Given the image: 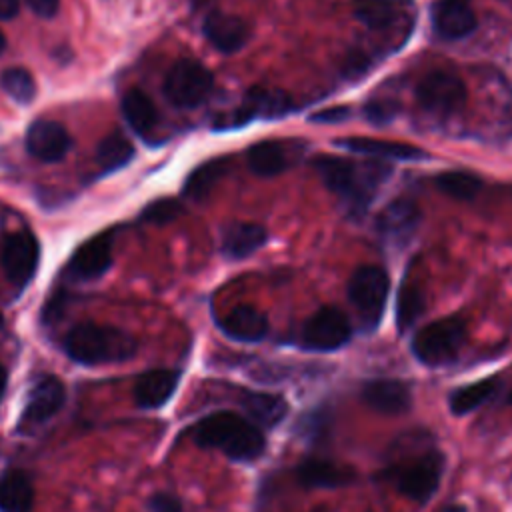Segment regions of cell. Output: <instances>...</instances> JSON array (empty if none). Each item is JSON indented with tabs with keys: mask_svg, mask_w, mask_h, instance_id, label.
<instances>
[{
	"mask_svg": "<svg viewBox=\"0 0 512 512\" xmlns=\"http://www.w3.org/2000/svg\"><path fill=\"white\" fill-rule=\"evenodd\" d=\"M190 434L198 446L218 448L238 462L256 460L266 448V438L254 422L226 410L208 414L194 424Z\"/></svg>",
	"mask_w": 512,
	"mask_h": 512,
	"instance_id": "6da1fadb",
	"label": "cell"
},
{
	"mask_svg": "<svg viewBox=\"0 0 512 512\" xmlns=\"http://www.w3.org/2000/svg\"><path fill=\"white\" fill-rule=\"evenodd\" d=\"M312 164L324 186L354 208H364L374 190L390 176V166L382 162L354 164L338 156H318Z\"/></svg>",
	"mask_w": 512,
	"mask_h": 512,
	"instance_id": "7a4b0ae2",
	"label": "cell"
},
{
	"mask_svg": "<svg viewBox=\"0 0 512 512\" xmlns=\"http://www.w3.org/2000/svg\"><path fill=\"white\" fill-rule=\"evenodd\" d=\"M64 350L74 362L96 366L132 358L136 352V340L120 328L84 322L68 332Z\"/></svg>",
	"mask_w": 512,
	"mask_h": 512,
	"instance_id": "3957f363",
	"label": "cell"
},
{
	"mask_svg": "<svg viewBox=\"0 0 512 512\" xmlns=\"http://www.w3.org/2000/svg\"><path fill=\"white\" fill-rule=\"evenodd\" d=\"M466 340V326L458 316H448L420 328L412 338V354L426 366L454 362Z\"/></svg>",
	"mask_w": 512,
	"mask_h": 512,
	"instance_id": "277c9868",
	"label": "cell"
},
{
	"mask_svg": "<svg viewBox=\"0 0 512 512\" xmlns=\"http://www.w3.org/2000/svg\"><path fill=\"white\" fill-rule=\"evenodd\" d=\"M444 454L438 450L426 452L414 460H408L400 466H394L386 472V478L394 484V488L414 500L418 504L428 502L440 486V478L444 472Z\"/></svg>",
	"mask_w": 512,
	"mask_h": 512,
	"instance_id": "5b68a950",
	"label": "cell"
},
{
	"mask_svg": "<svg viewBox=\"0 0 512 512\" xmlns=\"http://www.w3.org/2000/svg\"><path fill=\"white\" fill-rule=\"evenodd\" d=\"M388 274L376 264H364L354 270L348 282V298L354 304L362 328L374 330L382 318L388 298Z\"/></svg>",
	"mask_w": 512,
	"mask_h": 512,
	"instance_id": "8992f818",
	"label": "cell"
},
{
	"mask_svg": "<svg viewBox=\"0 0 512 512\" xmlns=\"http://www.w3.org/2000/svg\"><path fill=\"white\" fill-rule=\"evenodd\" d=\"M214 78L206 66L196 60H178L164 78V96L176 108H196L212 92Z\"/></svg>",
	"mask_w": 512,
	"mask_h": 512,
	"instance_id": "52a82bcc",
	"label": "cell"
},
{
	"mask_svg": "<svg viewBox=\"0 0 512 512\" xmlns=\"http://www.w3.org/2000/svg\"><path fill=\"white\" fill-rule=\"evenodd\" d=\"M352 336L346 314L336 306H322L302 326L300 344L314 352H332L344 346Z\"/></svg>",
	"mask_w": 512,
	"mask_h": 512,
	"instance_id": "ba28073f",
	"label": "cell"
},
{
	"mask_svg": "<svg viewBox=\"0 0 512 512\" xmlns=\"http://www.w3.org/2000/svg\"><path fill=\"white\" fill-rule=\"evenodd\" d=\"M416 100L432 114H454L464 108L466 86L456 74L434 70L418 82Z\"/></svg>",
	"mask_w": 512,
	"mask_h": 512,
	"instance_id": "9c48e42d",
	"label": "cell"
},
{
	"mask_svg": "<svg viewBox=\"0 0 512 512\" xmlns=\"http://www.w3.org/2000/svg\"><path fill=\"white\" fill-rule=\"evenodd\" d=\"M40 260V244L28 230L10 234L2 244L0 264L6 278L16 286H26L34 276Z\"/></svg>",
	"mask_w": 512,
	"mask_h": 512,
	"instance_id": "30bf717a",
	"label": "cell"
},
{
	"mask_svg": "<svg viewBox=\"0 0 512 512\" xmlns=\"http://www.w3.org/2000/svg\"><path fill=\"white\" fill-rule=\"evenodd\" d=\"M112 266V234L102 232L76 248L68 262V276L74 280L100 278Z\"/></svg>",
	"mask_w": 512,
	"mask_h": 512,
	"instance_id": "8fae6325",
	"label": "cell"
},
{
	"mask_svg": "<svg viewBox=\"0 0 512 512\" xmlns=\"http://www.w3.org/2000/svg\"><path fill=\"white\" fill-rule=\"evenodd\" d=\"M64 398H66L64 384L56 376H44L32 386L26 398L20 426L34 428L48 422L62 408Z\"/></svg>",
	"mask_w": 512,
	"mask_h": 512,
	"instance_id": "7c38bea8",
	"label": "cell"
},
{
	"mask_svg": "<svg viewBox=\"0 0 512 512\" xmlns=\"http://www.w3.org/2000/svg\"><path fill=\"white\" fill-rule=\"evenodd\" d=\"M360 398L374 412L396 416L412 406V390L406 382L396 378H374L364 382Z\"/></svg>",
	"mask_w": 512,
	"mask_h": 512,
	"instance_id": "4fadbf2b",
	"label": "cell"
},
{
	"mask_svg": "<svg viewBox=\"0 0 512 512\" xmlns=\"http://www.w3.org/2000/svg\"><path fill=\"white\" fill-rule=\"evenodd\" d=\"M292 108V100L282 90H266V88H250L240 102V106L230 114L226 126H240L258 116L276 118L284 116Z\"/></svg>",
	"mask_w": 512,
	"mask_h": 512,
	"instance_id": "5bb4252c",
	"label": "cell"
},
{
	"mask_svg": "<svg viewBox=\"0 0 512 512\" xmlns=\"http://www.w3.org/2000/svg\"><path fill=\"white\" fill-rule=\"evenodd\" d=\"M70 144L68 132L54 120H36L26 132V150L40 162H60Z\"/></svg>",
	"mask_w": 512,
	"mask_h": 512,
	"instance_id": "9a60e30c",
	"label": "cell"
},
{
	"mask_svg": "<svg viewBox=\"0 0 512 512\" xmlns=\"http://www.w3.org/2000/svg\"><path fill=\"white\" fill-rule=\"evenodd\" d=\"M432 26L438 36L458 40L476 28V14L464 0H438L432 6Z\"/></svg>",
	"mask_w": 512,
	"mask_h": 512,
	"instance_id": "2e32d148",
	"label": "cell"
},
{
	"mask_svg": "<svg viewBox=\"0 0 512 512\" xmlns=\"http://www.w3.org/2000/svg\"><path fill=\"white\" fill-rule=\"evenodd\" d=\"M204 36L222 54L238 52L250 36L248 24L232 14L212 12L204 20Z\"/></svg>",
	"mask_w": 512,
	"mask_h": 512,
	"instance_id": "e0dca14e",
	"label": "cell"
},
{
	"mask_svg": "<svg viewBox=\"0 0 512 512\" xmlns=\"http://www.w3.org/2000/svg\"><path fill=\"white\" fill-rule=\"evenodd\" d=\"M354 470L324 458H304L296 466V480L304 488H342L352 484Z\"/></svg>",
	"mask_w": 512,
	"mask_h": 512,
	"instance_id": "ac0fdd59",
	"label": "cell"
},
{
	"mask_svg": "<svg viewBox=\"0 0 512 512\" xmlns=\"http://www.w3.org/2000/svg\"><path fill=\"white\" fill-rule=\"evenodd\" d=\"M336 146L362 154V156H372L380 160H422L426 158V152L418 146L406 144V142H392V140H378V138H362V136H352L346 140H338Z\"/></svg>",
	"mask_w": 512,
	"mask_h": 512,
	"instance_id": "d6986e66",
	"label": "cell"
},
{
	"mask_svg": "<svg viewBox=\"0 0 512 512\" xmlns=\"http://www.w3.org/2000/svg\"><path fill=\"white\" fill-rule=\"evenodd\" d=\"M220 330L238 342H260L268 334V318L254 306L240 304L218 320Z\"/></svg>",
	"mask_w": 512,
	"mask_h": 512,
	"instance_id": "ffe728a7",
	"label": "cell"
},
{
	"mask_svg": "<svg viewBox=\"0 0 512 512\" xmlns=\"http://www.w3.org/2000/svg\"><path fill=\"white\" fill-rule=\"evenodd\" d=\"M178 380H180V372L170 370V368H156V370L142 374L134 386L136 404L142 408L164 406L170 400V396L174 394Z\"/></svg>",
	"mask_w": 512,
	"mask_h": 512,
	"instance_id": "44dd1931",
	"label": "cell"
},
{
	"mask_svg": "<svg viewBox=\"0 0 512 512\" xmlns=\"http://www.w3.org/2000/svg\"><path fill=\"white\" fill-rule=\"evenodd\" d=\"M420 222L418 206L408 198H396L378 214L376 228L388 240L408 238Z\"/></svg>",
	"mask_w": 512,
	"mask_h": 512,
	"instance_id": "7402d4cb",
	"label": "cell"
},
{
	"mask_svg": "<svg viewBox=\"0 0 512 512\" xmlns=\"http://www.w3.org/2000/svg\"><path fill=\"white\" fill-rule=\"evenodd\" d=\"M354 16L370 30H392L408 18V4L398 0H358Z\"/></svg>",
	"mask_w": 512,
	"mask_h": 512,
	"instance_id": "603a6c76",
	"label": "cell"
},
{
	"mask_svg": "<svg viewBox=\"0 0 512 512\" xmlns=\"http://www.w3.org/2000/svg\"><path fill=\"white\" fill-rule=\"evenodd\" d=\"M268 234L266 228L256 222H234L222 234V252L228 258H246L254 254L264 242Z\"/></svg>",
	"mask_w": 512,
	"mask_h": 512,
	"instance_id": "cb8c5ba5",
	"label": "cell"
},
{
	"mask_svg": "<svg viewBox=\"0 0 512 512\" xmlns=\"http://www.w3.org/2000/svg\"><path fill=\"white\" fill-rule=\"evenodd\" d=\"M34 504L32 480L22 470L0 474V512H30Z\"/></svg>",
	"mask_w": 512,
	"mask_h": 512,
	"instance_id": "d4e9b609",
	"label": "cell"
},
{
	"mask_svg": "<svg viewBox=\"0 0 512 512\" xmlns=\"http://www.w3.org/2000/svg\"><path fill=\"white\" fill-rule=\"evenodd\" d=\"M240 402L248 414V420L264 428H274L288 412V402L278 394L246 392Z\"/></svg>",
	"mask_w": 512,
	"mask_h": 512,
	"instance_id": "484cf974",
	"label": "cell"
},
{
	"mask_svg": "<svg viewBox=\"0 0 512 512\" xmlns=\"http://www.w3.org/2000/svg\"><path fill=\"white\" fill-rule=\"evenodd\" d=\"M498 388V378H482L450 392L448 406L454 416H464L488 402Z\"/></svg>",
	"mask_w": 512,
	"mask_h": 512,
	"instance_id": "4316f807",
	"label": "cell"
},
{
	"mask_svg": "<svg viewBox=\"0 0 512 512\" xmlns=\"http://www.w3.org/2000/svg\"><path fill=\"white\" fill-rule=\"evenodd\" d=\"M228 166H230L228 158H214L210 162L200 164L186 178V182H184V196L194 200V202L204 200L212 192L216 182L228 172Z\"/></svg>",
	"mask_w": 512,
	"mask_h": 512,
	"instance_id": "83f0119b",
	"label": "cell"
},
{
	"mask_svg": "<svg viewBox=\"0 0 512 512\" xmlns=\"http://www.w3.org/2000/svg\"><path fill=\"white\" fill-rule=\"evenodd\" d=\"M122 114L128 122V126L136 132V134H148L158 120L156 108L152 104V100L138 88L126 92V96L122 98Z\"/></svg>",
	"mask_w": 512,
	"mask_h": 512,
	"instance_id": "f1b7e54d",
	"label": "cell"
},
{
	"mask_svg": "<svg viewBox=\"0 0 512 512\" xmlns=\"http://www.w3.org/2000/svg\"><path fill=\"white\" fill-rule=\"evenodd\" d=\"M248 166L258 176H276L286 170V152L274 140H264L248 148Z\"/></svg>",
	"mask_w": 512,
	"mask_h": 512,
	"instance_id": "f546056e",
	"label": "cell"
},
{
	"mask_svg": "<svg viewBox=\"0 0 512 512\" xmlns=\"http://www.w3.org/2000/svg\"><path fill=\"white\" fill-rule=\"evenodd\" d=\"M134 156V148L130 140H126L122 134H108L102 138L96 146V162L104 172L118 170L126 166Z\"/></svg>",
	"mask_w": 512,
	"mask_h": 512,
	"instance_id": "4dcf8cb0",
	"label": "cell"
},
{
	"mask_svg": "<svg viewBox=\"0 0 512 512\" xmlns=\"http://www.w3.org/2000/svg\"><path fill=\"white\" fill-rule=\"evenodd\" d=\"M436 188L454 200H472L480 192L482 182L470 172L452 170L436 176Z\"/></svg>",
	"mask_w": 512,
	"mask_h": 512,
	"instance_id": "1f68e13d",
	"label": "cell"
},
{
	"mask_svg": "<svg viewBox=\"0 0 512 512\" xmlns=\"http://www.w3.org/2000/svg\"><path fill=\"white\" fill-rule=\"evenodd\" d=\"M424 308H426V300H424L422 290L416 284L406 280L402 284V288L398 292V300H396V324H398V328L400 330L410 328L420 318Z\"/></svg>",
	"mask_w": 512,
	"mask_h": 512,
	"instance_id": "d6a6232c",
	"label": "cell"
},
{
	"mask_svg": "<svg viewBox=\"0 0 512 512\" xmlns=\"http://www.w3.org/2000/svg\"><path fill=\"white\" fill-rule=\"evenodd\" d=\"M2 90L16 102L28 104L36 96V84L28 70L24 68H8L0 76Z\"/></svg>",
	"mask_w": 512,
	"mask_h": 512,
	"instance_id": "836d02e7",
	"label": "cell"
},
{
	"mask_svg": "<svg viewBox=\"0 0 512 512\" xmlns=\"http://www.w3.org/2000/svg\"><path fill=\"white\" fill-rule=\"evenodd\" d=\"M182 214V204L178 200L172 198H162V200H154L152 204H148L142 210V220L148 224H156V226H164L172 220H176Z\"/></svg>",
	"mask_w": 512,
	"mask_h": 512,
	"instance_id": "e575fe53",
	"label": "cell"
},
{
	"mask_svg": "<svg viewBox=\"0 0 512 512\" xmlns=\"http://www.w3.org/2000/svg\"><path fill=\"white\" fill-rule=\"evenodd\" d=\"M330 420H332V414L330 410L326 408H320V410H314V412H308L302 420V426H300V432L306 440L310 442H316L320 438H324L330 430Z\"/></svg>",
	"mask_w": 512,
	"mask_h": 512,
	"instance_id": "d590c367",
	"label": "cell"
},
{
	"mask_svg": "<svg viewBox=\"0 0 512 512\" xmlns=\"http://www.w3.org/2000/svg\"><path fill=\"white\" fill-rule=\"evenodd\" d=\"M396 112H398V104L392 100H372L364 108V116L376 124L392 120L396 116Z\"/></svg>",
	"mask_w": 512,
	"mask_h": 512,
	"instance_id": "8d00e7d4",
	"label": "cell"
},
{
	"mask_svg": "<svg viewBox=\"0 0 512 512\" xmlns=\"http://www.w3.org/2000/svg\"><path fill=\"white\" fill-rule=\"evenodd\" d=\"M148 510L150 512H182V502L172 494L160 492L148 500Z\"/></svg>",
	"mask_w": 512,
	"mask_h": 512,
	"instance_id": "74e56055",
	"label": "cell"
},
{
	"mask_svg": "<svg viewBox=\"0 0 512 512\" xmlns=\"http://www.w3.org/2000/svg\"><path fill=\"white\" fill-rule=\"evenodd\" d=\"M350 116V108L346 106H334L328 110H320L310 116V122H342Z\"/></svg>",
	"mask_w": 512,
	"mask_h": 512,
	"instance_id": "f35d334b",
	"label": "cell"
},
{
	"mask_svg": "<svg viewBox=\"0 0 512 512\" xmlns=\"http://www.w3.org/2000/svg\"><path fill=\"white\" fill-rule=\"evenodd\" d=\"M26 4L40 18H52L60 8V0H26Z\"/></svg>",
	"mask_w": 512,
	"mask_h": 512,
	"instance_id": "ab89813d",
	"label": "cell"
},
{
	"mask_svg": "<svg viewBox=\"0 0 512 512\" xmlns=\"http://www.w3.org/2000/svg\"><path fill=\"white\" fill-rule=\"evenodd\" d=\"M18 14V0H0V20H10Z\"/></svg>",
	"mask_w": 512,
	"mask_h": 512,
	"instance_id": "60d3db41",
	"label": "cell"
},
{
	"mask_svg": "<svg viewBox=\"0 0 512 512\" xmlns=\"http://www.w3.org/2000/svg\"><path fill=\"white\" fill-rule=\"evenodd\" d=\"M6 384H8V374H6V368L0 364V398H2L4 390H6Z\"/></svg>",
	"mask_w": 512,
	"mask_h": 512,
	"instance_id": "b9f144b4",
	"label": "cell"
},
{
	"mask_svg": "<svg viewBox=\"0 0 512 512\" xmlns=\"http://www.w3.org/2000/svg\"><path fill=\"white\" fill-rule=\"evenodd\" d=\"M4 48H6V38H4V34L0 32V54L4 52Z\"/></svg>",
	"mask_w": 512,
	"mask_h": 512,
	"instance_id": "7bdbcfd3",
	"label": "cell"
},
{
	"mask_svg": "<svg viewBox=\"0 0 512 512\" xmlns=\"http://www.w3.org/2000/svg\"><path fill=\"white\" fill-rule=\"evenodd\" d=\"M508 404H512V390H510V394H508Z\"/></svg>",
	"mask_w": 512,
	"mask_h": 512,
	"instance_id": "ee69618b",
	"label": "cell"
},
{
	"mask_svg": "<svg viewBox=\"0 0 512 512\" xmlns=\"http://www.w3.org/2000/svg\"><path fill=\"white\" fill-rule=\"evenodd\" d=\"M2 324H4V318H2V314H0V326H2Z\"/></svg>",
	"mask_w": 512,
	"mask_h": 512,
	"instance_id": "f6af8a7d",
	"label": "cell"
},
{
	"mask_svg": "<svg viewBox=\"0 0 512 512\" xmlns=\"http://www.w3.org/2000/svg\"><path fill=\"white\" fill-rule=\"evenodd\" d=\"M464 2H468V0H464Z\"/></svg>",
	"mask_w": 512,
	"mask_h": 512,
	"instance_id": "bcb514c9",
	"label": "cell"
}]
</instances>
